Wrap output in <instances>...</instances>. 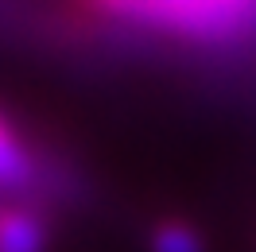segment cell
<instances>
[{
	"label": "cell",
	"mask_w": 256,
	"mask_h": 252,
	"mask_svg": "<svg viewBox=\"0 0 256 252\" xmlns=\"http://www.w3.org/2000/svg\"><path fill=\"white\" fill-rule=\"evenodd\" d=\"M50 248V221L24 198L0 202V252H47Z\"/></svg>",
	"instance_id": "cell-1"
},
{
	"label": "cell",
	"mask_w": 256,
	"mask_h": 252,
	"mask_svg": "<svg viewBox=\"0 0 256 252\" xmlns=\"http://www.w3.org/2000/svg\"><path fill=\"white\" fill-rule=\"evenodd\" d=\"M35 178H39V159L16 132V124L0 112V194L24 198V190L35 186Z\"/></svg>",
	"instance_id": "cell-2"
},
{
	"label": "cell",
	"mask_w": 256,
	"mask_h": 252,
	"mask_svg": "<svg viewBox=\"0 0 256 252\" xmlns=\"http://www.w3.org/2000/svg\"><path fill=\"white\" fill-rule=\"evenodd\" d=\"M148 252H206V236L182 218H163L148 229Z\"/></svg>",
	"instance_id": "cell-3"
}]
</instances>
